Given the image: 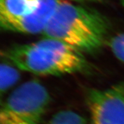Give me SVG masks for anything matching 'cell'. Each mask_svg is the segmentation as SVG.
Returning a JSON list of instances; mask_svg holds the SVG:
<instances>
[{
    "label": "cell",
    "mask_w": 124,
    "mask_h": 124,
    "mask_svg": "<svg viewBox=\"0 0 124 124\" xmlns=\"http://www.w3.org/2000/svg\"><path fill=\"white\" fill-rule=\"evenodd\" d=\"M109 31V20L100 12L62 0L42 34L85 54L100 50Z\"/></svg>",
    "instance_id": "6da1fadb"
},
{
    "label": "cell",
    "mask_w": 124,
    "mask_h": 124,
    "mask_svg": "<svg viewBox=\"0 0 124 124\" xmlns=\"http://www.w3.org/2000/svg\"><path fill=\"white\" fill-rule=\"evenodd\" d=\"M1 55L19 70L36 75H67L84 72L89 68L84 54L51 38H43L34 43L15 44L3 51Z\"/></svg>",
    "instance_id": "7a4b0ae2"
},
{
    "label": "cell",
    "mask_w": 124,
    "mask_h": 124,
    "mask_svg": "<svg viewBox=\"0 0 124 124\" xmlns=\"http://www.w3.org/2000/svg\"><path fill=\"white\" fill-rule=\"evenodd\" d=\"M50 102L43 84L34 79L15 89L0 109V124H41Z\"/></svg>",
    "instance_id": "3957f363"
},
{
    "label": "cell",
    "mask_w": 124,
    "mask_h": 124,
    "mask_svg": "<svg viewBox=\"0 0 124 124\" xmlns=\"http://www.w3.org/2000/svg\"><path fill=\"white\" fill-rule=\"evenodd\" d=\"M88 124H124V82L87 93Z\"/></svg>",
    "instance_id": "277c9868"
},
{
    "label": "cell",
    "mask_w": 124,
    "mask_h": 124,
    "mask_svg": "<svg viewBox=\"0 0 124 124\" xmlns=\"http://www.w3.org/2000/svg\"><path fill=\"white\" fill-rule=\"evenodd\" d=\"M61 1L41 0L39 8L32 15L1 27L6 31L26 34H43Z\"/></svg>",
    "instance_id": "5b68a950"
},
{
    "label": "cell",
    "mask_w": 124,
    "mask_h": 124,
    "mask_svg": "<svg viewBox=\"0 0 124 124\" xmlns=\"http://www.w3.org/2000/svg\"><path fill=\"white\" fill-rule=\"evenodd\" d=\"M41 0H0V24L23 19L39 8Z\"/></svg>",
    "instance_id": "8992f818"
},
{
    "label": "cell",
    "mask_w": 124,
    "mask_h": 124,
    "mask_svg": "<svg viewBox=\"0 0 124 124\" xmlns=\"http://www.w3.org/2000/svg\"><path fill=\"white\" fill-rule=\"evenodd\" d=\"M19 69L6 60L0 68V91L1 96L18 81L20 74Z\"/></svg>",
    "instance_id": "52a82bcc"
},
{
    "label": "cell",
    "mask_w": 124,
    "mask_h": 124,
    "mask_svg": "<svg viewBox=\"0 0 124 124\" xmlns=\"http://www.w3.org/2000/svg\"><path fill=\"white\" fill-rule=\"evenodd\" d=\"M85 117L72 110H62L53 115L47 124H88Z\"/></svg>",
    "instance_id": "ba28073f"
},
{
    "label": "cell",
    "mask_w": 124,
    "mask_h": 124,
    "mask_svg": "<svg viewBox=\"0 0 124 124\" xmlns=\"http://www.w3.org/2000/svg\"><path fill=\"white\" fill-rule=\"evenodd\" d=\"M107 44L115 56L124 63V33L109 38Z\"/></svg>",
    "instance_id": "9c48e42d"
},
{
    "label": "cell",
    "mask_w": 124,
    "mask_h": 124,
    "mask_svg": "<svg viewBox=\"0 0 124 124\" xmlns=\"http://www.w3.org/2000/svg\"><path fill=\"white\" fill-rule=\"evenodd\" d=\"M75 2H86V1H101V0H70Z\"/></svg>",
    "instance_id": "30bf717a"
},
{
    "label": "cell",
    "mask_w": 124,
    "mask_h": 124,
    "mask_svg": "<svg viewBox=\"0 0 124 124\" xmlns=\"http://www.w3.org/2000/svg\"><path fill=\"white\" fill-rule=\"evenodd\" d=\"M121 2H122V5L124 7V0H121Z\"/></svg>",
    "instance_id": "8fae6325"
}]
</instances>
